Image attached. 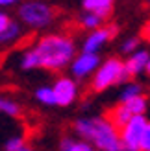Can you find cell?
<instances>
[{
    "instance_id": "6da1fadb",
    "label": "cell",
    "mask_w": 150,
    "mask_h": 151,
    "mask_svg": "<svg viewBox=\"0 0 150 151\" xmlns=\"http://www.w3.org/2000/svg\"><path fill=\"white\" fill-rule=\"evenodd\" d=\"M72 131L100 151H122L121 131L108 116H82L74 120Z\"/></svg>"
},
{
    "instance_id": "7a4b0ae2",
    "label": "cell",
    "mask_w": 150,
    "mask_h": 151,
    "mask_svg": "<svg viewBox=\"0 0 150 151\" xmlns=\"http://www.w3.org/2000/svg\"><path fill=\"white\" fill-rule=\"evenodd\" d=\"M33 50L39 55V66L50 72H59L67 68L76 57V42L72 41V37L61 33L43 35L35 42Z\"/></svg>"
},
{
    "instance_id": "3957f363",
    "label": "cell",
    "mask_w": 150,
    "mask_h": 151,
    "mask_svg": "<svg viewBox=\"0 0 150 151\" xmlns=\"http://www.w3.org/2000/svg\"><path fill=\"white\" fill-rule=\"evenodd\" d=\"M132 78L128 76L124 68V61L119 57H108L106 61L98 65V68L91 76V90L93 92H104L115 85L130 81Z\"/></svg>"
},
{
    "instance_id": "277c9868",
    "label": "cell",
    "mask_w": 150,
    "mask_h": 151,
    "mask_svg": "<svg viewBox=\"0 0 150 151\" xmlns=\"http://www.w3.org/2000/svg\"><path fill=\"white\" fill-rule=\"evenodd\" d=\"M19 20L30 29H43L48 28L56 19L54 6L44 0H24L19 4Z\"/></svg>"
},
{
    "instance_id": "5b68a950",
    "label": "cell",
    "mask_w": 150,
    "mask_h": 151,
    "mask_svg": "<svg viewBox=\"0 0 150 151\" xmlns=\"http://www.w3.org/2000/svg\"><path fill=\"white\" fill-rule=\"evenodd\" d=\"M148 120L145 114H133L121 129V142H122V151H139V144L143 138L145 127Z\"/></svg>"
},
{
    "instance_id": "8992f818",
    "label": "cell",
    "mask_w": 150,
    "mask_h": 151,
    "mask_svg": "<svg viewBox=\"0 0 150 151\" xmlns=\"http://www.w3.org/2000/svg\"><path fill=\"white\" fill-rule=\"evenodd\" d=\"M52 88H54L58 107H71L80 96L78 81L72 76H59V78H56V81L52 83Z\"/></svg>"
},
{
    "instance_id": "52a82bcc",
    "label": "cell",
    "mask_w": 150,
    "mask_h": 151,
    "mask_svg": "<svg viewBox=\"0 0 150 151\" xmlns=\"http://www.w3.org/2000/svg\"><path fill=\"white\" fill-rule=\"evenodd\" d=\"M102 63V59L98 54H91V52H80L76 54V57L71 61L69 70L71 76L76 81H84L87 78H91L95 74V70L98 68V65Z\"/></svg>"
},
{
    "instance_id": "ba28073f",
    "label": "cell",
    "mask_w": 150,
    "mask_h": 151,
    "mask_svg": "<svg viewBox=\"0 0 150 151\" xmlns=\"http://www.w3.org/2000/svg\"><path fill=\"white\" fill-rule=\"evenodd\" d=\"M115 35H117V26H100L96 29H91L82 42V52L98 54Z\"/></svg>"
},
{
    "instance_id": "9c48e42d",
    "label": "cell",
    "mask_w": 150,
    "mask_h": 151,
    "mask_svg": "<svg viewBox=\"0 0 150 151\" xmlns=\"http://www.w3.org/2000/svg\"><path fill=\"white\" fill-rule=\"evenodd\" d=\"M148 59H150L148 50L137 48L135 52H132V54L128 55V59L124 61V68H126V72H128L130 78H137L139 74H143L146 70Z\"/></svg>"
},
{
    "instance_id": "30bf717a",
    "label": "cell",
    "mask_w": 150,
    "mask_h": 151,
    "mask_svg": "<svg viewBox=\"0 0 150 151\" xmlns=\"http://www.w3.org/2000/svg\"><path fill=\"white\" fill-rule=\"evenodd\" d=\"M113 4H115V0H82V7H84V11L98 13L100 17H104V19H108L111 15Z\"/></svg>"
},
{
    "instance_id": "8fae6325",
    "label": "cell",
    "mask_w": 150,
    "mask_h": 151,
    "mask_svg": "<svg viewBox=\"0 0 150 151\" xmlns=\"http://www.w3.org/2000/svg\"><path fill=\"white\" fill-rule=\"evenodd\" d=\"M22 37V26L17 20H11L2 32H0V46H9L15 44Z\"/></svg>"
},
{
    "instance_id": "7c38bea8",
    "label": "cell",
    "mask_w": 150,
    "mask_h": 151,
    "mask_svg": "<svg viewBox=\"0 0 150 151\" xmlns=\"http://www.w3.org/2000/svg\"><path fill=\"white\" fill-rule=\"evenodd\" d=\"M59 151H95V147L84 138L76 140L72 137H63L59 140Z\"/></svg>"
},
{
    "instance_id": "4fadbf2b",
    "label": "cell",
    "mask_w": 150,
    "mask_h": 151,
    "mask_svg": "<svg viewBox=\"0 0 150 151\" xmlns=\"http://www.w3.org/2000/svg\"><path fill=\"white\" fill-rule=\"evenodd\" d=\"M132 116H133V114H132L128 109H126V105H124V103H121V101H119L115 107L108 112V118L115 124V127H119V129H121V127H122L126 122H128Z\"/></svg>"
},
{
    "instance_id": "5bb4252c",
    "label": "cell",
    "mask_w": 150,
    "mask_h": 151,
    "mask_svg": "<svg viewBox=\"0 0 150 151\" xmlns=\"http://www.w3.org/2000/svg\"><path fill=\"white\" fill-rule=\"evenodd\" d=\"M104 20H106V19L100 17L98 13H93V11H84V13H80V17H78L80 26L84 29H89V32L104 26Z\"/></svg>"
},
{
    "instance_id": "9a60e30c",
    "label": "cell",
    "mask_w": 150,
    "mask_h": 151,
    "mask_svg": "<svg viewBox=\"0 0 150 151\" xmlns=\"http://www.w3.org/2000/svg\"><path fill=\"white\" fill-rule=\"evenodd\" d=\"M33 96H35V100L41 105H44V107H56V96H54V88H52V85L37 87Z\"/></svg>"
},
{
    "instance_id": "2e32d148",
    "label": "cell",
    "mask_w": 150,
    "mask_h": 151,
    "mask_svg": "<svg viewBox=\"0 0 150 151\" xmlns=\"http://www.w3.org/2000/svg\"><path fill=\"white\" fill-rule=\"evenodd\" d=\"M139 94H143V85L137 81H126L122 83V88H121V92H119V101H126V100H130V98H135Z\"/></svg>"
},
{
    "instance_id": "e0dca14e",
    "label": "cell",
    "mask_w": 150,
    "mask_h": 151,
    "mask_svg": "<svg viewBox=\"0 0 150 151\" xmlns=\"http://www.w3.org/2000/svg\"><path fill=\"white\" fill-rule=\"evenodd\" d=\"M126 105V109H128L132 114H145L146 109H148V100L145 94H139L135 98H130V100L122 101Z\"/></svg>"
},
{
    "instance_id": "ac0fdd59",
    "label": "cell",
    "mask_w": 150,
    "mask_h": 151,
    "mask_svg": "<svg viewBox=\"0 0 150 151\" xmlns=\"http://www.w3.org/2000/svg\"><path fill=\"white\" fill-rule=\"evenodd\" d=\"M20 112H22V109L15 100L0 96V114L9 116V118H17V116H20Z\"/></svg>"
},
{
    "instance_id": "d6986e66",
    "label": "cell",
    "mask_w": 150,
    "mask_h": 151,
    "mask_svg": "<svg viewBox=\"0 0 150 151\" xmlns=\"http://www.w3.org/2000/svg\"><path fill=\"white\" fill-rule=\"evenodd\" d=\"M20 68L22 70H35V68H41L39 66V55H37V52L33 50V46L22 52L20 55Z\"/></svg>"
},
{
    "instance_id": "ffe728a7",
    "label": "cell",
    "mask_w": 150,
    "mask_h": 151,
    "mask_svg": "<svg viewBox=\"0 0 150 151\" xmlns=\"http://www.w3.org/2000/svg\"><path fill=\"white\" fill-rule=\"evenodd\" d=\"M24 146H26L24 134H11V137L4 142V151H20Z\"/></svg>"
},
{
    "instance_id": "44dd1931",
    "label": "cell",
    "mask_w": 150,
    "mask_h": 151,
    "mask_svg": "<svg viewBox=\"0 0 150 151\" xmlns=\"http://www.w3.org/2000/svg\"><path fill=\"white\" fill-rule=\"evenodd\" d=\"M137 48H139V39L137 37H128V39L121 44V52L126 54V55H130L132 52H135Z\"/></svg>"
},
{
    "instance_id": "7402d4cb",
    "label": "cell",
    "mask_w": 150,
    "mask_h": 151,
    "mask_svg": "<svg viewBox=\"0 0 150 151\" xmlns=\"http://www.w3.org/2000/svg\"><path fill=\"white\" fill-rule=\"evenodd\" d=\"M139 151H150V122L145 127L143 138H141V144H139Z\"/></svg>"
},
{
    "instance_id": "603a6c76",
    "label": "cell",
    "mask_w": 150,
    "mask_h": 151,
    "mask_svg": "<svg viewBox=\"0 0 150 151\" xmlns=\"http://www.w3.org/2000/svg\"><path fill=\"white\" fill-rule=\"evenodd\" d=\"M9 22H11V17H9V15H7L4 9H0V32H2V29L9 24Z\"/></svg>"
},
{
    "instance_id": "cb8c5ba5",
    "label": "cell",
    "mask_w": 150,
    "mask_h": 151,
    "mask_svg": "<svg viewBox=\"0 0 150 151\" xmlns=\"http://www.w3.org/2000/svg\"><path fill=\"white\" fill-rule=\"evenodd\" d=\"M17 4H20V0H0V9H6V7H11Z\"/></svg>"
},
{
    "instance_id": "d4e9b609",
    "label": "cell",
    "mask_w": 150,
    "mask_h": 151,
    "mask_svg": "<svg viewBox=\"0 0 150 151\" xmlns=\"http://www.w3.org/2000/svg\"><path fill=\"white\" fill-rule=\"evenodd\" d=\"M145 37H146V42L150 44V28L146 29V32H145Z\"/></svg>"
},
{
    "instance_id": "484cf974",
    "label": "cell",
    "mask_w": 150,
    "mask_h": 151,
    "mask_svg": "<svg viewBox=\"0 0 150 151\" xmlns=\"http://www.w3.org/2000/svg\"><path fill=\"white\" fill-rule=\"evenodd\" d=\"M145 74L150 78V59H148V65H146V70H145Z\"/></svg>"
},
{
    "instance_id": "4316f807",
    "label": "cell",
    "mask_w": 150,
    "mask_h": 151,
    "mask_svg": "<svg viewBox=\"0 0 150 151\" xmlns=\"http://www.w3.org/2000/svg\"><path fill=\"white\" fill-rule=\"evenodd\" d=\"M20 151H35V149H33V147H30V146H24V147H22Z\"/></svg>"
},
{
    "instance_id": "83f0119b",
    "label": "cell",
    "mask_w": 150,
    "mask_h": 151,
    "mask_svg": "<svg viewBox=\"0 0 150 151\" xmlns=\"http://www.w3.org/2000/svg\"><path fill=\"white\" fill-rule=\"evenodd\" d=\"M95 151H100V149H95Z\"/></svg>"
},
{
    "instance_id": "f1b7e54d",
    "label": "cell",
    "mask_w": 150,
    "mask_h": 151,
    "mask_svg": "<svg viewBox=\"0 0 150 151\" xmlns=\"http://www.w3.org/2000/svg\"><path fill=\"white\" fill-rule=\"evenodd\" d=\"M146 2H150V0H146Z\"/></svg>"
}]
</instances>
